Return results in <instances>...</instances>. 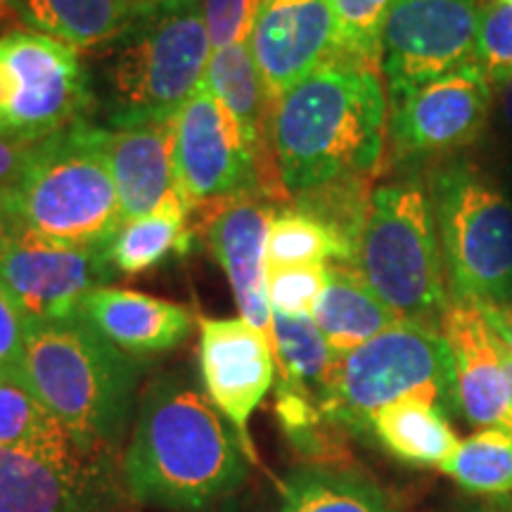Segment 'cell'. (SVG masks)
<instances>
[{
	"label": "cell",
	"mask_w": 512,
	"mask_h": 512,
	"mask_svg": "<svg viewBox=\"0 0 512 512\" xmlns=\"http://www.w3.org/2000/svg\"><path fill=\"white\" fill-rule=\"evenodd\" d=\"M15 3L17 0H0V5H12V8H15Z\"/></svg>",
	"instance_id": "44"
},
{
	"label": "cell",
	"mask_w": 512,
	"mask_h": 512,
	"mask_svg": "<svg viewBox=\"0 0 512 512\" xmlns=\"http://www.w3.org/2000/svg\"><path fill=\"white\" fill-rule=\"evenodd\" d=\"M19 235H22V226H19L15 216L10 214V209L5 207V202L0 200V261L10 252V247L15 245Z\"/></svg>",
	"instance_id": "38"
},
{
	"label": "cell",
	"mask_w": 512,
	"mask_h": 512,
	"mask_svg": "<svg viewBox=\"0 0 512 512\" xmlns=\"http://www.w3.org/2000/svg\"><path fill=\"white\" fill-rule=\"evenodd\" d=\"M0 200L29 233L69 247H110L124 216L105 128L83 119L38 140L22 176Z\"/></svg>",
	"instance_id": "4"
},
{
	"label": "cell",
	"mask_w": 512,
	"mask_h": 512,
	"mask_svg": "<svg viewBox=\"0 0 512 512\" xmlns=\"http://www.w3.org/2000/svg\"><path fill=\"white\" fill-rule=\"evenodd\" d=\"M275 211L252 197L226 204L209 228V245L228 275L240 316L273 349V309L268 299L266 247Z\"/></svg>",
	"instance_id": "17"
},
{
	"label": "cell",
	"mask_w": 512,
	"mask_h": 512,
	"mask_svg": "<svg viewBox=\"0 0 512 512\" xmlns=\"http://www.w3.org/2000/svg\"><path fill=\"white\" fill-rule=\"evenodd\" d=\"M259 3L261 0H200L211 50L247 43Z\"/></svg>",
	"instance_id": "34"
},
{
	"label": "cell",
	"mask_w": 512,
	"mask_h": 512,
	"mask_svg": "<svg viewBox=\"0 0 512 512\" xmlns=\"http://www.w3.org/2000/svg\"><path fill=\"white\" fill-rule=\"evenodd\" d=\"M105 470H64L0 446V512H102Z\"/></svg>",
	"instance_id": "20"
},
{
	"label": "cell",
	"mask_w": 512,
	"mask_h": 512,
	"mask_svg": "<svg viewBox=\"0 0 512 512\" xmlns=\"http://www.w3.org/2000/svg\"><path fill=\"white\" fill-rule=\"evenodd\" d=\"M31 147L34 143H19V140L0 136V195L8 192L22 176L24 166L29 162Z\"/></svg>",
	"instance_id": "36"
},
{
	"label": "cell",
	"mask_w": 512,
	"mask_h": 512,
	"mask_svg": "<svg viewBox=\"0 0 512 512\" xmlns=\"http://www.w3.org/2000/svg\"><path fill=\"white\" fill-rule=\"evenodd\" d=\"M501 342V339H498ZM501 356H503V368H505V375H508V384H510V413H512V351L505 347L501 342ZM508 432L512 434V415H510V427Z\"/></svg>",
	"instance_id": "41"
},
{
	"label": "cell",
	"mask_w": 512,
	"mask_h": 512,
	"mask_svg": "<svg viewBox=\"0 0 512 512\" xmlns=\"http://www.w3.org/2000/svg\"><path fill=\"white\" fill-rule=\"evenodd\" d=\"M394 0H330L335 17L337 60L375 69L382 60V36Z\"/></svg>",
	"instance_id": "31"
},
{
	"label": "cell",
	"mask_w": 512,
	"mask_h": 512,
	"mask_svg": "<svg viewBox=\"0 0 512 512\" xmlns=\"http://www.w3.org/2000/svg\"><path fill=\"white\" fill-rule=\"evenodd\" d=\"M273 105L337 60L330 0H261L247 41Z\"/></svg>",
	"instance_id": "15"
},
{
	"label": "cell",
	"mask_w": 512,
	"mask_h": 512,
	"mask_svg": "<svg viewBox=\"0 0 512 512\" xmlns=\"http://www.w3.org/2000/svg\"><path fill=\"white\" fill-rule=\"evenodd\" d=\"M496 337L512 351V297L503 304H479Z\"/></svg>",
	"instance_id": "37"
},
{
	"label": "cell",
	"mask_w": 512,
	"mask_h": 512,
	"mask_svg": "<svg viewBox=\"0 0 512 512\" xmlns=\"http://www.w3.org/2000/svg\"><path fill=\"white\" fill-rule=\"evenodd\" d=\"M496 505H498V508H501L503 512H512V494L501 498V501H496Z\"/></svg>",
	"instance_id": "43"
},
{
	"label": "cell",
	"mask_w": 512,
	"mask_h": 512,
	"mask_svg": "<svg viewBox=\"0 0 512 512\" xmlns=\"http://www.w3.org/2000/svg\"><path fill=\"white\" fill-rule=\"evenodd\" d=\"M475 62L494 86L512 74V5L496 0L479 12Z\"/></svg>",
	"instance_id": "33"
},
{
	"label": "cell",
	"mask_w": 512,
	"mask_h": 512,
	"mask_svg": "<svg viewBox=\"0 0 512 512\" xmlns=\"http://www.w3.org/2000/svg\"><path fill=\"white\" fill-rule=\"evenodd\" d=\"M496 88H498V100H501V117L505 121V126L512 131V74L501 83H496Z\"/></svg>",
	"instance_id": "39"
},
{
	"label": "cell",
	"mask_w": 512,
	"mask_h": 512,
	"mask_svg": "<svg viewBox=\"0 0 512 512\" xmlns=\"http://www.w3.org/2000/svg\"><path fill=\"white\" fill-rule=\"evenodd\" d=\"M268 299L275 313L313 316L320 294L328 283V264L266 266Z\"/></svg>",
	"instance_id": "32"
},
{
	"label": "cell",
	"mask_w": 512,
	"mask_h": 512,
	"mask_svg": "<svg viewBox=\"0 0 512 512\" xmlns=\"http://www.w3.org/2000/svg\"><path fill=\"white\" fill-rule=\"evenodd\" d=\"M280 512H399L387 491L354 467L306 465L287 477Z\"/></svg>",
	"instance_id": "26"
},
{
	"label": "cell",
	"mask_w": 512,
	"mask_h": 512,
	"mask_svg": "<svg viewBox=\"0 0 512 512\" xmlns=\"http://www.w3.org/2000/svg\"><path fill=\"white\" fill-rule=\"evenodd\" d=\"M188 211L183 197H174L152 214L126 221L110 245V259L117 271L136 275L157 266L171 252L188 247Z\"/></svg>",
	"instance_id": "27"
},
{
	"label": "cell",
	"mask_w": 512,
	"mask_h": 512,
	"mask_svg": "<svg viewBox=\"0 0 512 512\" xmlns=\"http://www.w3.org/2000/svg\"><path fill=\"white\" fill-rule=\"evenodd\" d=\"M81 316L133 358L176 349L192 330V313L185 306L107 285L83 299Z\"/></svg>",
	"instance_id": "19"
},
{
	"label": "cell",
	"mask_w": 512,
	"mask_h": 512,
	"mask_svg": "<svg viewBox=\"0 0 512 512\" xmlns=\"http://www.w3.org/2000/svg\"><path fill=\"white\" fill-rule=\"evenodd\" d=\"M354 264L351 249L332 230L304 211L275 214L268 233L266 266H304V264Z\"/></svg>",
	"instance_id": "30"
},
{
	"label": "cell",
	"mask_w": 512,
	"mask_h": 512,
	"mask_svg": "<svg viewBox=\"0 0 512 512\" xmlns=\"http://www.w3.org/2000/svg\"><path fill=\"white\" fill-rule=\"evenodd\" d=\"M105 150L124 223L181 197L176 188L171 124L105 128Z\"/></svg>",
	"instance_id": "18"
},
{
	"label": "cell",
	"mask_w": 512,
	"mask_h": 512,
	"mask_svg": "<svg viewBox=\"0 0 512 512\" xmlns=\"http://www.w3.org/2000/svg\"><path fill=\"white\" fill-rule=\"evenodd\" d=\"M95 107L79 50L34 31L0 36V136L38 143Z\"/></svg>",
	"instance_id": "9"
},
{
	"label": "cell",
	"mask_w": 512,
	"mask_h": 512,
	"mask_svg": "<svg viewBox=\"0 0 512 512\" xmlns=\"http://www.w3.org/2000/svg\"><path fill=\"white\" fill-rule=\"evenodd\" d=\"M453 363V399L467 422L510 427V384L503 368L501 342L475 302L451 299L439 323Z\"/></svg>",
	"instance_id": "16"
},
{
	"label": "cell",
	"mask_w": 512,
	"mask_h": 512,
	"mask_svg": "<svg viewBox=\"0 0 512 512\" xmlns=\"http://www.w3.org/2000/svg\"><path fill=\"white\" fill-rule=\"evenodd\" d=\"M176 188L188 207L249 197L261 185L259 159L238 119L209 91L197 88L171 121Z\"/></svg>",
	"instance_id": "10"
},
{
	"label": "cell",
	"mask_w": 512,
	"mask_h": 512,
	"mask_svg": "<svg viewBox=\"0 0 512 512\" xmlns=\"http://www.w3.org/2000/svg\"><path fill=\"white\" fill-rule=\"evenodd\" d=\"M420 396L456 408L453 363L439 328L401 320L394 328L335 356L318 406L323 418L351 432H370V422L389 403Z\"/></svg>",
	"instance_id": "7"
},
{
	"label": "cell",
	"mask_w": 512,
	"mask_h": 512,
	"mask_svg": "<svg viewBox=\"0 0 512 512\" xmlns=\"http://www.w3.org/2000/svg\"><path fill=\"white\" fill-rule=\"evenodd\" d=\"M15 12L27 31L81 53L124 34L143 8L136 0H17Z\"/></svg>",
	"instance_id": "22"
},
{
	"label": "cell",
	"mask_w": 512,
	"mask_h": 512,
	"mask_svg": "<svg viewBox=\"0 0 512 512\" xmlns=\"http://www.w3.org/2000/svg\"><path fill=\"white\" fill-rule=\"evenodd\" d=\"M114 271L110 247H69L29 230L0 261V280L29 323L79 316L83 299L105 287Z\"/></svg>",
	"instance_id": "13"
},
{
	"label": "cell",
	"mask_w": 512,
	"mask_h": 512,
	"mask_svg": "<svg viewBox=\"0 0 512 512\" xmlns=\"http://www.w3.org/2000/svg\"><path fill=\"white\" fill-rule=\"evenodd\" d=\"M140 363L74 316L29 323L22 387L34 394L95 465L110 463L136 420Z\"/></svg>",
	"instance_id": "3"
},
{
	"label": "cell",
	"mask_w": 512,
	"mask_h": 512,
	"mask_svg": "<svg viewBox=\"0 0 512 512\" xmlns=\"http://www.w3.org/2000/svg\"><path fill=\"white\" fill-rule=\"evenodd\" d=\"M446 477L477 496L512 494V434L486 427L458 441L456 451L439 467Z\"/></svg>",
	"instance_id": "29"
},
{
	"label": "cell",
	"mask_w": 512,
	"mask_h": 512,
	"mask_svg": "<svg viewBox=\"0 0 512 512\" xmlns=\"http://www.w3.org/2000/svg\"><path fill=\"white\" fill-rule=\"evenodd\" d=\"M0 446L17 448L64 470H105L81 456L62 422L34 394L12 382H0Z\"/></svg>",
	"instance_id": "24"
},
{
	"label": "cell",
	"mask_w": 512,
	"mask_h": 512,
	"mask_svg": "<svg viewBox=\"0 0 512 512\" xmlns=\"http://www.w3.org/2000/svg\"><path fill=\"white\" fill-rule=\"evenodd\" d=\"M494 83L477 62L392 100L389 138L399 157H437L470 145L486 124Z\"/></svg>",
	"instance_id": "12"
},
{
	"label": "cell",
	"mask_w": 512,
	"mask_h": 512,
	"mask_svg": "<svg viewBox=\"0 0 512 512\" xmlns=\"http://www.w3.org/2000/svg\"><path fill=\"white\" fill-rule=\"evenodd\" d=\"M273 356L280 368V387L297 389L318 401L335 354L311 316L273 311Z\"/></svg>",
	"instance_id": "28"
},
{
	"label": "cell",
	"mask_w": 512,
	"mask_h": 512,
	"mask_svg": "<svg viewBox=\"0 0 512 512\" xmlns=\"http://www.w3.org/2000/svg\"><path fill=\"white\" fill-rule=\"evenodd\" d=\"M24 349H27V316L0 280V382L22 387Z\"/></svg>",
	"instance_id": "35"
},
{
	"label": "cell",
	"mask_w": 512,
	"mask_h": 512,
	"mask_svg": "<svg viewBox=\"0 0 512 512\" xmlns=\"http://www.w3.org/2000/svg\"><path fill=\"white\" fill-rule=\"evenodd\" d=\"M100 67V107L112 128L171 124L202 86L211 41L202 5L143 10Z\"/></svg>",
	"instance_id": "5"
},
{
	"label": "cell",
	"mask_w": 512,
	"mask_h": 512,
	"mask_svg": "<svg viewBox=\"0 0 512 512\" xmlns=\"http://www.w3.org/2000/svg\"><path fill=\"white\" fill-rule=\"evenodd\" d=\"M351 266L401 320L439 328L451 294L425 185L399 181L373 192Z\"/></svg>",
	"instance_id": "6"
},
{
	"label": "cell",
	"mask_w": 512,
	"mask_h": 512,
	"mask_svg": "<svg viewBox=\"0 0 512 512\" xmlns=\"http://www.w3.org/2000/svg\"><path fill=\"white\" fill-rule=\"evenodd\" d=\"M501 3H505V5H512V0H501Z\"/></svg>",
	"instance_id": "45"
},
{
	"label": "cell",
	"mask_w": 512,
	"mask_h": 512,
	"mask_svg": "<svg viewBox=\"0 0 512 512\" xmlns=\"http://www.w3.org/2000/svg\"><path fill=\"white\" fill-rule=\"evenodd\" d=\"M136 3L143 10H181L200 3V0H136Z\"/></svg>",
	"instance_id": "40"
},
{
	"label": "cell",
	"mask_w": 512,
	"mask_h": 512,
	"mask_svg": "<svg viewBox=\"0 0 512 512\" xmlns=\"http://www.w3.org/2000/svg\"><path fill=\"white\" fill-rule=\"evenodd\" d=\"M311 318L335 356L349 354L401 323L356 268L347 264H328V283Z\"/></svg>",
	"instance_id": "21"
},
{
	"label": "cell",
	"mask_w": 512,
	"mask_h": 512,
	"mask_svg": "<svg viewBox=\"0 0 512 512\" xmlns=\"http://www.w3.org/2000/svg\"><path fill=\"white\" fill-rule=\"evenodd\" d=\"M384 140L387 95L375 69L361 64H325L273 105L275 169L294 197L373 174Z\"/></svg>",
	"instance_id": "2"
},
{
	"label": "cell",
	"mask_w": 512,
	"mask_h": 512,
	"mask_svg": "<svg viewBox=\"0 0 512 512\" xmlns=\"http://www.w3.org/2000/svg\"><path fill=\"white\" fill-rule=\"evenodd\" d=\"M465 512H503V510L498 508L496 503H491V505H475V508H467Z\"/></svg>",
	"instance_id": "42"
},
{
	"label": "cell",
	"mask_w": 512,
	"mask_h": 512,
	"mask_svg": "<svg viewBox=\"0 0 512 512\" xmlns=\"http://www.w3.org/2000/svg\"><path fill=\"white\" fill-rule=\"evenodd\" d=\"M200 370L209 401L233 425L242 453L254 460L249 420L273 384L271 344L245 318H200Z\"/></svg>",
	"instance_id": "14"
},
{
	"label": "cell",
	"mask_w": 512,
	"mask_h": 512,
	"mask_svg": "<svg viewBox=\"0 0 512 512\" xmlns=\"http://www.w3.org/2000/svg\"><path fill=\"white\" fill-rule=\"evenodd\" d=\"M0 8H3V5H0Z\"/></svg>",
	"instance_id": "46"
},
{
	"label": "cell",
	"mask_w": 512,
	"mask_h": 512,
	"mask_svg": "<svg viewBox=\"0 0 512 512\" xmlns=\"http://www.w3.org/2000/svg\"><path fill=\"white\" fill-rule=\"evenodd\" d=\"M451 299L503 304L512 297V197L467 164L430 185Z\"/></svg>",
	"instance_id": "8"
},
{
	"label": "cell",
	"mask_w": 512,
	"mask_h": 512,
	"mask_svg": "<svg viewBox=\"0 0 512 512\" xmlns=\"http://www.w3.org/2000/svg\"><path fill=\"white\" fill-rule=\"evenodd\" d=\"M245 458L214 403L183 375H166L138 403L121 467L138 503L195 512L240 489Z\"/></svg>",
	"instance_id": "1"
},
{
	"label": "cell",
	"mask_w": 512,
	"mask_h": 512,
	"mask_svg": "<svg viewBox=\"0 0 512 512\" xmlns=\"http://www.w3.org/2000/svg\"><path fill=\"white\" fill-rule=\"evenodd\" d=\"M370 432L389 453L413 465L441 467L460 441L444 408L420 396L384 406L370 422Z\"/></svg>",
	"instance_id": "25"
},
{
	"label": "cell",
	"mask_w": 512,
	"mask_h": 512,
	"mask_svg": "<svg viewBox=\"0 0 512 512\" xmlns=\"http://www.w3.org/2000/svg\"><path fill=\"white\" fill-rule=\"evenodd\" d=\"M204 86L238 119L249 147L259 159V169H266L268 150L273 152V100L247 43L214 50L207 64V74H204Z\"/></svg>",
	"instance_id": "23"
},
{
	"label": "cell",
	"mask_w": 512,
	"mask_h": 512,
	"mask_svg": "<svg viewBox=\"0 0 512 512\" xmlns=\"http://www.w3.org/2000/svg\"><path fill=\"white\" fill-rule=\"evenodd\" d=\"M477 0H394L382 36V74L396 100L475 62Z\"/></svg>",
	"instance_id": "11"
}]
</instances>
